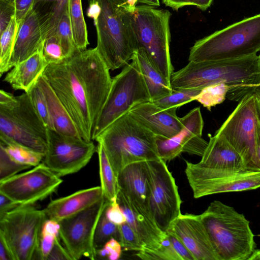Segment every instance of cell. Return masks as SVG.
Masks as SVG:
<instances>
[{
    "instance_id": "obj_16",
    "label": "cell",
    "mask_w": 260,
    "mask_h": 260,
    "mask_svg": "<svg viewBox=\"0 0 260 260\" xmlns=\"http://www.w3.org/2000/svg\"><path fill=\"white\" fill-rule=\"evenodd\" d=\"M62 182L61 177L42 162L30 170L0 181V193L20 206H30L49 196Z\"/></svg>"
},
{
    "instance_id": "obj_35",
    "label": "cell",
    "mask_w": 260,
    "mask_h": 260,
    "mask_svg": "<svg viewBox=\"0 0 260 260\" xmlns=\"http://www.w3.org/2000/svg\"><path fill=\"white\" fill-rule=\"evenodd\" d=\"M107 207L101 215L95 231L94 245L96 250L103 248L112 238L120 242L119 225L108 218L106 213Z\"/></svg>"
},
{
    "instance_id": "obj_22",
    "label": "cell",
    "mask_w": 260,
    "mask_h": 260,
    "mask_svg": "<svg viewBox=\"0 0 260 260\" xmlns=\"http://www.w3.org/2000/svg\"><path fill=\"white\" fill-rule=\"evenodd\" d=\"M104 197L101 186L92 187L54 200L43 210L47 219L59 222L85 210Z\"/></svg>"
},
{
    "instance_id": "obj_53",
    "label": "cell",
    "mask_w": 260,
    "mask_h": 260,
    "mask_svg": "<svg viewBox=\"0 0 260 260\" xmlns=\"http://www.w3.org/2000/svg\"><path fill=\"white\" fill-rule=\"evenodd\" d=\"M213 1V0H193V5L205 11L211 5Z\"/></svg>"
},
{
    "instance_id": "obj_7",
    "label": "cell",
    "mask_w": 260,
    "mask_h": 260,
    "mask_svg": "<svg viewBox=\"0 0 260 260\" xmlns=\"http://www.w3.org/2000/svg\"><path fill=\"white\" fill-rule=\"evenodd\" d=\"M155 8L138 5L132 12L136 50H144L155 67L171 81L174 72L170 52L171 14L167 10Z\"/></svg>"
},
{
    "instance_id": "obj_57",
    "label": "cell",
    "mask_w": 260,
    "mask_h": 260,
    "mask_svg": "<svg viewBox=\"0 0 260 260\" xmlns=\"http://www.w3.org/2000/svg\"><path fill=\"white\" fill-rule=\"evenodd\" d=\"M253 92L255 94L256 97L260 99V85H258L254 88Z\"/></svg>"
},
{
    "instance_id": "obj_39",
    "label": "cell",
    "mask_w": 260,
    "mask_h": 260,
    "mask_svg": "<svg viewBox=\"0 0 260 260\" xmlns=\"http://www.w3.org/2000/svg\"><path fill=\"white\" fill-rule=\"evenodd\" d=\"M42 52L48 64L58 63L66 58L62 47L56 34L44 40Z\"/></svg>"
},
{
    "instance_id": "obj_42",
    "label": "cell",
    "mask_w": 260,
    "mask_h": 260,
    "mask_svg": "<svg viewBox=\"0 0 260 260\" xmlns=\"http://www.w3.org/2000/svg\"><path fill=\"white\" fill-rule=\"evenodd\" d=\"M15 0H0V34L15 16Z\"/></svg>"
},
{
    "instance_id": "obj_58",
    "label": "cell",
    "mask_w": 260,
    "mask_h": 260,
    "mask_svg": "<svg viewBox=\"0 0 260 260\" xmlns=\"http://www.w3.org/2000/svg\"><path fill=\"white\" fill-rule=\"evenodd\" d=\"M258 56H259V59H260V54H259V55H258Z\"/></svg>"
},
{
    "instance_id": "obj_5",
    "label": "cell",
    "mask_w": 260,
    "mask_h": 260,
    "mask_svg": "<svg viewBox=\"0 0 260 260\" xmlns=\"http://www.w3.org/2000/svg\"><path fill=\"white\" fill-rule=\"evenodd\" d=\"M199 215L219 260H248L255 243L244 215L214 201Z\"/></svg>"
},
{
    "instance_id": "obj_12",
    "label": "cell",
    "mask_w": 260,
    "mask_h": 260,
    "mask_svg": "<svg viewBox=\"0 0 260 260\" xmlns=\"http://www.w3.org/2000/svg\"><path fill=\"white\" fill-rule=\"evenodd\" d=\"M256 95H245L215 133L222 135L241 156L245 167L260 171L256 156Z\"/></svg>"
},
{
    "instance_id": "obj_1",
    "label": "cell",
    "mask_w": 260,
    "mask_h": 260,
    "mask_svg": "<svg viewBox=\"0 0 260 260\" xmlns=\"http://www.w3.org/2000/svg\"><path fill=\"white\" fill-rule=\"evenodd\" d=\"M42 76L64 106L81 137L93 141L94 129L112 81L110 70L96 48L48 64Z\"/></svg>"
},
{
    "instance_id": "obj_10",
    "label": "cell",
    "mask_w": 260,
    "mask_h": 260,
    "mask_svg": "<svg viewBox=\"0 0 260 260\" xmlns=\"http://www.w3.org/2000/svg\"><path fill=\"white\" fill-rule=\"evenodd\" d=\"M151 101L135 59L112 78L110 92L95 126L92 140L109 125L134 106Z\"/></svg>"
},
{
    "instance_id": "obj_54",
    "label": "cell",
    "mask_w": 260,
    "mask_h": 260,
    "mask_svg": "<svg viewBox=\"0 0 260 260\" xmlns=\"http://www.w3.org/2000/svg\"><path fill=\"white\" fill-rule=\"evenodd\" d=\"M15 96L3 90L0 91V104H5L14 100Z\"/></svg>"
},
{
    "instance_id": "obj_51",
    "label": "cell",
    "mask_w": 260,
    "mask_h": 260,
    "mask_svg": "<svg viewBox=\"0 0 260 260\" xmlns=\"http://www.w3.org/2000/svg\"><path fill=\"white\" fill-rule=\"evenodd\" d=\"M0 260H13L7 246L1 238H0Z\"/></svg>"
},
{
    "instance_id": "obj_29",
    "label": "cell",
    "mask_w": 260,
    "mask_h": 260,
    "mask_svg": "<svg viewBox=\"0 0 260 260\" xmlns=\"http://www.w3.org/2000/svg\"><path fill=\"white\" fill-rule=\"evenodd\" d=\"M168 236L159 248L144 249L138 251L136 256L144 260H194L183 244L174 235Z\"/></svg>"
},
{
    "instance_id": "obj_21",
    "label": "cell",
    "mask_w": 260,
    "mask_h": 260,
    "mask_svg": "<svg viewBox=\"0 0 260 260\" xmlns=\"http://www.w3.org/2000/svg\"><path fill=\"white\" fill-rule=\"evenodd\" d=\"M117 201L126 222L136 232L145 249H155L160 247L168 234L158 228L153 218L137 208L120 190Z\"/></svg>"
},
{
    "instance_id": "obj_44",
    "label": "cell",
    "mask_w": 260,
    "mask_h": 260,
    "mask_svg": "<svg viewBox=\"0 0 260 260\" xmlns=\"http://www.w3.org/2000/svg\"><path fill=\"white\" fill-rule=\"evenodd\" d=\"M59 239V236L55 238L53 246L47 260H73L66 248L60 244Z\"/></svg>"
},
{
    "instance_id": "obj_25",
    "label": "cell",
    "mask_w": 260,
    "mask_h": 260,
    "mask_svg": "<svg viewBox=\"0 0 260 260\" xmlns=\"http://www.w3.org/2000/svg\"><path fill=\"white\" fill-rule=\"evenodd\" d=\"M48 64L41 50L14 66L7 74L4 81L14 90L27 92L37 82Z\"/></svg>"
},
{
    "instance_id": "obj_37",
    "label": "cell",
    "mask_w": 260,
    "mask_h": 260,
    "mask_svg": "<svg viewBox=\"0 0 260 260\" xmlns=\"http://www.w3.org/2000/svg\"><path fill=\"white\" fill-rule=\"evenodd\" d=\"M56 35L62 47L66 58L78 52L73 38L69 10L62 15L59 22Z\"/></svg>"
},
{
    "instance_id": "obj_31",
    "label": "cell",
    "mask_w": 260,
    "mask_h": 260,
    "mask_svg": "<svg viewBox=\"0 0 260 260\" xmlns=\"http://www.w3.org/2000/svg\"><path fill=\"white\" fill-rule=\"evenodd\" d=\"M69 14L74 42L78 51L86 49L89 44L82 0H69Z\"/></svg>"
},
{
    "instance_id": "obj_9",
    "label": "cell",
    "mask_w": 260,
    "mask_h": 260,
    "mask_svg": "<svg viewBox=\"0 0 260 260\" xmlns=\"http://www.w3.org/2000/svg\"><path fill=\"white\" fill-rule=\"evenodd\" d=\"M45 212L33 205L20 206L0 216V238L13 260L35 259L39 247Z\"/></svg>"
},
{
    "instance_id": "obj_24",
    "label": "cell",
    "mask_w": 260,
    "mask_h": 260,
    "mask_svg": "<svg viewBox=\"0 0 260 260\" xmlns=\"http://www.w3.org/2000/svg\"><path fill=\"white\" fill-rule=\"evenodd\" d=\"M198 164L206 168L240 170L247 169L240 154L221 135L215 133Z\"/></svg>"
},
{
    "instance_id": "obj_38",
    "label": "cell",
    "mask_w": 260,
    "mask_h": 260,
    "mask_svg": "<svg viewBox=\"0 0 260 260\" xmlns=\"http://www.w3.org/2000/svg\"><path fill=\"white\" fill-rule=\"evenodd\" d=\"M25 92L27 93L32 105L48 129L55 131L46 97L37 81Z\"/></svg>"
},
{
    "instance_id": "obj_6",
    "label": "cell",
    "mask_w": 260,
    "mask_h": 260,
    "mask_svg": "<svg viewBox=\"0 0 260 260\" xmlns=\"http://www.w3.org/2000/svg\"><path fill=\"white\" fill-rule=\"evenodd\" d=\"M260 52V14L245 18L197 41L189 61L234 59Z\"/></svg>"
},
{
    "instance_id": "obj_27",
    "label": "cell",
    "mask_w": 260,
    "mask_h": 260,
    "mask_svg": "<svg viewBox=\"0 0 260 260\" xmlns=\"http://www.w3.org/2000/svg\"><path fill=\"white\" fill-rule=\"evenodd\" d=\"M37 82L46 97L55 131L63 134L81 138L64 106L42 75Z\"/></svg>"
},
{
    "instance_id": "obj_30",
    "label": "cell",
    "mask_w": 260,
    "mask_h": 260,
    "mask_svg": "<svg viewBox=\"0 0 260 260\" xmlns=\"http://www.w3.org/2000/svg\"><path fill=\"white\" fill-rule=\"evenodd\" d=\"M96 152L99 157L101 187L104 197L110 203L117 201L119 191L117 177L109 161L101 143L98 142Z\"/></svg>"
},
{
    "instance_id": "obj_45",
    "label": "cell",
    "mask_w": 260,
    "mask_h": 260,
    "mask_svg": "<svg viewBox=\"0 0 260 260\" xmlns=\"http://www.w3.org/2000/svg\"><path fill=\"white\" fill-rule=\"evenodd\" d=\"M34 2L35 0H15V18L18 26L32 9Z\"/></svg>"
},
{
    "instance_id": "obj_14",
    "label": "cell",
    "mask_w": 260,
    "mask_h": 260,
    "mask_svg": "<svg viewBox=\"0 0 260 260\" xmlns=\"http://www.w3.org/2000/svg\"><path fill=\"white\" fill-rule=\"evenodd\" d=\"M110 203L104 197L85 210L59 222V236L73 260L96 259L94 236L99 219Z\"/></svg>"
},
{
    "instance_id": "obj_40",
    "label": "cell",
    "mask_w": 260,
    "mask_h": 260,
    "mask_svg": "<svg viewBox=\"0 0 260 260\" xmlns=\"http://www.w3.org/2000/svg\"><path fill=\"white\" fill-rule=\"evenodd\" d=\"M118 225L120 243L124 250L138 252L145 249L136 232L126 222Z\"/></svg>"
},
{
    "instance_id": "obj_33",
    "label": "cell",
    "mask_w": 260,
    "mask_h": 260,
    "mask_svg": "<svg viewBox=\"0 0 260 260\" xmlns=\"http://www.w3.org/2000/svg\"><path fill=\"white\" fill-rule=\"evenodd\" d=\"M18 26L15 16L6 29L1 34L0 75L8 71L9 64L14 49Z\"/></svg>"
},
{
    "instance_id": "obj_47",
    "label": "cell",
    "mask_w": 260,
    "mask_h": 260,
    "mask_svg": "<svg viewBox=\"0 0 260 260\" xmlns=\"http://www.w3.org/2000/svg\"><path fill=\"white\" fill-rule=\"evenodd\" d=\"M20 206L13 200L0 193V216Z\"/></svg>"
},
{
    "instance_id": "obj_3",
    "label": "cell",
    "mask_w": 260,
    "mask_h": 260,
    "mask_svg": "<svg viewBox=\"0 0 260 260\" xmlns=\"http://www.w3.org/2000/svg\"><path fill=\"white\" fill-rule=\"evenodd\" d=\"M94 141L102 144L117 177L129 164L160 159L156 136L129 111L109 125Z\"/></svg>"
},
{
    "instance_id": "obj_20",
    "label": "cell",
    "mask_w": 260,
    "mask_h": 260,
    "mask_svg": "<svg viewBox=\"0 0 260 260\" xmlns=\"http://www.w3.org/2000/svg\"><path fill=\"white\" fill-rule=\"evenodd\" d=\"M117 180L119 190L137 208L153 217L149 205L146 161L127 165L118 174Z\"/></svg>"
},
{
    "instance_id": "obj_2",
    "label": "cell",
    "mask_w": 260,
    "mask_h": 260,
    "mask_svg": "<svg viewBox=\"0 0 260 260\" xmlns=\"http://www.w3.org/2000/svg\"><path fill=\"white\" fill-rule=\"evenodd\" d=\"M229 86L226 98L240 101L260 85V59L257 54L234 59L189 61L174 72L171 84L174 89H202L217 83Z\"/></svg>"
},
{
    "instance_id": "obj_43",
    "label": "cell",
    "mask_w": 260,
    "mask_h": 260,
    "mask_svg": "<svg viewBox=\"0 0 260 260\" xmlns=\"http://www.w3.org/2000/svg\"><path fill=\"white\" fill-rule=\"evenodd\" d=\"M106 213L108 218L117 225L126 222L124 213L117 201L109 204L106 208Z\"/></svg>"
},
{
    "instance_id": "obj_28",
    "label": "cell",
    "mask_w": 260,
    "mask_h": 260,
    "mask_svg": "<svg viewBox=\"0 0 260 260\" xmlns=\"http://www.w3.org/2000/svg\"><path fill=\"white\" fill-rule=\"evenodd\" d=\"M68 7L69 0H35L32 10L39 20L43 40L56 34L60 19Z\"/></svg>"
},
{
    "instance_id": "obj_23",
    "label": "cell",
    "mask_w": 260,
    "mask_h": 260,
    "mask_svg": "<svg viewBox=\"0 0 260 260\" xmlns=\"http://www.w3.org/2000/svg\"><path fill=\"white\" fill-rule=\"evenodd\" d=\"M43 41L39 20L32 9L18 26L9 70L42 50Z\"/></svg>"
},
{
    "instance_id": "obj_15",
    "label": "cell",
    "mask_w": 260,
    "mask_h": 260,
    "mask_svg": "<svg viewBox=\"0 0 260 260\" xmlns=\"http://www.w3.org/2000/svg\"><path fill=\"white\" fill-rule=\"evenodd\" d=\"M96 152L93 141L87 142L48 129V147L42 162L61 177L78 172Z\"/></svg>"
},
{
    "instance_id": "obj_11",
    "label": "cell",
    "mask_w": 260,
    "mask_h": 260,
    "mask_svg": "<svg viewBox=\"0 0 260 260\" xmlns=\"http://www.w3.org/2000/svg\"><path fill=\"white\" fill-rule=\"evenodd\" d=\"M185 173L196 199L260 187V171L212 169L186 161Z\"/></svg>"
},
{
    "instance_id": "obj_4",
    "label": "cell",
    "mask_w": 260,
    "mask_h": 260,
    "mask_svg": "<svg viewBox=\"0 0 260 260\" xmlns=\"http://www.w3.org/2000/svg\"><path fill=\"white\" fill-rule=\"evenodd\" d=\"M101 11L94 21L96 49L110 70L125 66L136 51L132 25L133 11L125 0H96Z\"/></svg>"
},
{
    "instance_id": "obj_18",
    "label": "cell",
    "mask_w": 260,
    "mask_h": 260,
    "mask_svg": "<svg viewBox=\"0 0 260 260\" xmlns=\"http://www.w3.org/2000/svg\"><path fill=\"white\" fill-rule=\"evenodd\" d=\"M177 109H162L150 101L134 106L129 112L156 136L169 139L177 134L183 127L177 115Z\"/></svg>"
},
{
    "instance_id": "obj_13",
    "label": "cell",
    "mask_w": 260,
    "mask_h": 260,
    "mask_svg": "<svg viewBox=\"0 0 260 260\" xmlns=\"http://www.w3.org/2000/svg\"><path fill=\"white\" fill-rule=\"evenodd\" d=\"M149 205L158 228L166 232L181 214L182 201L175 179L161 159L146 161Z\"/></svg>"
},
{
    "instance_id": "obj_17",
    "label": "cell",
    "mask_w": 260,
    "mask_h": 260,
    "mask_svg": "<svg viewBox=\"0 0 260 260\" xmlns=\"http://www.w3.org/2000/svg\"><path fill=\"white\" fill-rule=\"evenodd\" d=\"M166 232L177 238L194 260H219L199 215L181 213Z\"/></svg>"
},
{
    "instance_id": "obj_56",
    "label": "cell",
    "mask_w": 260,
    "mask_h": 260,
    "mask_svg": "<svg viewBox=\"0 0 260 260\" xmlns=\"http://www.w3.org/2000/svg\"><path fill=\"white\" fill-rule=\"evenodd\" d=\"M248 260H260V249L254 250L248 258Z\"/></svg>"
},
{
    "instance_id": "obj_36",
    "label": "cell",
    "mask_w": 260,
    "mask_h": 260,
    "mask_svg": "<svg viewBox=\"0 0 260 260\" xmlns=\"http://www.w3.org/2000/svg\"><path fill=\"white\" fill-rule=\"evenodd\" d=\"M201 89L199 88L173 89L171 93L151 102L165 109L178 108L183 105L193 101L194 98L200 92Z\"/></svg>"
},
{
    "instance_id": "obj_50",
    "label": "cell",
    "mask_w": 260,
    "mask_h": 260,
    "mask_svg": "<svg viewBox=\"0 0 260 260\" xmlns=\"http://www.w3.org/2000/svg\"><path fill=\"white\" fill-rule=\"evenodd\" d=\"M127 5L133 11L138 3L146 5L153 7H157L160 6L159 0H125Z\"/></svg>"
},
{
    "instance_id": "obj_26",
    "label": "cell",
    "mask_w": 260,
    "mask_h": 260,
    "mask_svg": "<svg viewBox=\"0 0 260 260\" xmlns=\"http://www.w3.org/2000/svg\"><path fill=\"white\" fill-rule=\"evenodd\" d=\"M136 60L147 87L151 101L171 93V81L155 67L145 51L137 49L133 57Z\"/></svg>"
},
{
    "instance_id": "obj_41",
    "label": "cell",
    "mask_w": 260,
    "mask_h": 260,
    "mask_svg": "<svg viewBox=\"0 0 260 260\" xmlns=\"http://www.w3.org/2000/svg\"><path fill=\"white\" fill-rule=\"evenodd\" d=\"M30 168L14 161L6 151L0 147V181L9 178L19 172Z\"/></svg>"
},
{
    "instance_id": "obj_34",
    "label": "cell",
    "mask_w": 260,
    "mask_h": 260,
    "mask_svg": "<svg viewBox=\"0 0 260 260\" xmlns=\"http://www.w3.org/2000/svg\"><path fill=\"white\" fill-rule=\"evenodd\" d=\"M231 88L225 83H220L209 85L202 88L193 101L201 104L208 110L222 103L226 98Z\"/></svg>"
},
{
    "instance_id": "obj_46",
    "label": "cell",
    "mask_w": 260,
    "mask_h": 260,
    "mask_svg": "<svg viewBox=\"0 0 260 260\" xmlns=\"http://www.w3.org/2000/svg\"><path fill=\"white\" fill-rule=\"evenodd\" d=\"M103 248L109 259L117 260L120 257L122 247L120 242L115 239L112 238L108 241Z\"/></svg>"
},
{
    "instance_id": "obj_55",
    "label": "cell",
    "mask_w": 260,
    "mask_h": 260,
    "mask_svg": "<svg viewBox=\"0 0 260 260\" xmlns=\"http://www.w3.org/2000/svg\"><path fill=\"white\" fill-rule=\"evenodd\" d=\"M255 112L257 120L260 122V99L256 96Z\"/></svg>"
},
{
    "instance_id": "obj_52",
    "label": "cell",
    "mask_w": 260,
    "mask_h": 260,
    "mask_svg": "<svg viewBox=\"0 0 260 260\" xmlns=\"http://www.w3.org/2000/svg\"><path fill=\"white\" fill-rule=\"evenodd\" d=\"M256 156L258 167L260 170V122L257 119L256 122Z\"/></svg>"
},
{
    "instance_id": "obj_48",
    "label": "cell",
    "mask_w": 260,
    "mask_h": 260,
    "mask_svg": "<svg viewBox=\"0 0 260 260\" xmlns=\"http://www.w3.org/2000/svg\"><path fill=\"white\" fill-rule=\"evenodd\" d=\"M166 6L175 10L188 5H193V0H162Z\"/></svg>"
},
{
    "instance_id": "obj_49",
    "label": "cell",
    "mask_w": 260,
    "mask_h": 260,
    "mask_svg": "<svg viewBox=\"0 0 260 260\" xmlns=\"http://www.w3.org/2000/svg\"><path fill=\"white\" fill-rule=\"evenodd\" d=\"M101 11L100 6L96 0H89V6L87 9L88 17L95 20L100 15Z\"/></svg>"
},
{
    "instance_id": "obj_8",
    "label": "cell",
    "mask_w": 260,
    "mask_h": 260,
    "mask_svg": "<svg viewBox=\"0 0 260 260\" xmlns=\"http://www.w3.org/2000/svg\"><path fill=\"white\" fill-rule=\"evenodd\" d=\"M48 128L34 108L27 92L0 104V134L45 155Z\"/></svg>"
},
{
    "instance_id": "obj_32",
    "label": "cell",
    "mask_w": 260,
    "mask_h": 260,
    "mask_svg": "<svg viewBox=\"0 0 260 260\" xmlns=\"http://www.w3.org/2000/svg\"><path fill=\"white\" fill-rule=\"evenodd\" d=\"M0 147L14 161L31 168L42 162L44 156L43 154L19 144L1 134Z\"/></svg>"
},
{
    "instance_id": "obj_19",
    "label": "cell",
    "mask_w": 260,
    "mask_h": 260,
    "mask_svg": "<svg viewBox=\"0 0 260 260\" xmlns=\"http://www.w3.org/2000/svg\"><path fill=\"white\" fill-rule=\"evenodd\" d=\"M180 119L183 127L175 136L169 139L156 136L158 156L166 162L184 152L194 137L202 136L204 123L200 107L193 108Z\"/></svg>"
}]
</instances>
